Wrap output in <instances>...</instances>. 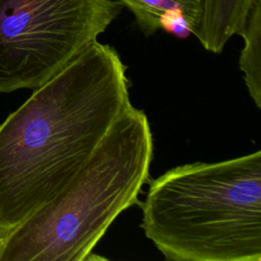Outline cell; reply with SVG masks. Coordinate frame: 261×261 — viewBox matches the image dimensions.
Here are the masks:
<instances>
[{"instance_id":"1","label":"cell","mask_w":261,"mask_h":261,"mask_svg":"<svg viewBox=\"0 0 261 261\" xmlns=\"http://www.w3.org/2000/svg\"><path fill=\"white\" fill-rule=\"evenodd\" d=\"M126 67L97 40L0 124V232L53 200L132 103Z\"/></svg>"},{"instance_id":"2","label":"cell","mask_w":261,"mask_h":261,"mask_svg":"<svg viewBox=\"0 0 261 261\" xmlns=\"http://www.w3.org/2000/svg\"><path fill=\"white\" fill-rule=\"evenodd\" d=\"M141 227L166 260H261V151L149 182Z\"/></svg>"},{"instance_id":"3","label":"cell","mask_w":261,"mask_h":261,"mask_svg":"<svg viewBox=\"0 0 261 261\" xmlns=\"http://www.w3.org/2000/svg\"><path fill=\"white\" fill-rule=\"evenodd\" d=\"M153 138L145 112L130 105L116 118L72 180L3 236L0 261H83L125 209L140 204Z\"/></svg>"},{"instance_id":"4","label":"cell","mask_w":261,"mask_h":261,"mask_svg":"<svg viewBox=\"0 0 261 261\" xmlns=\"http://www.w3.org/2000/svg\"><path fill=\"white\" fill-rule=\"evenodd\" d=\"M122 7L116 0H0V93L47 83Z\"/></svg>"},{"instance_id":"5","label":"cell","mask_w":261,"mask_h":261,"mask_svg":"<svg viewBox=\"0 0 261 261\" xmlns=\"http://www.w3.org/2000/svg\"><path fill=\"white\" fill-rule=\"evenodd\" d=\"M133 12L141 31L150 36L164 29L177 37L195 34L199 28L203 0H116Z\"/></svg>"},{"instance_id":"6","label":"cell","mask_w":261,"mask_h":261,"mask_svg":"<svg viewBox=\"0 0 261 261\" xmlns=\"http://www.w3.org/2000/svg\"><path fill=\"white\" fill-rule=\"evenodd\" d=\"M257 0H203V12L194 34L212 53H221L233 35H240Z\"/></svg>"},{"instance_id":"7","label":"cell","mask_w":261,"mask_h":261,"mask_svg":"<svg viewBox=\"0 0 261 261\" xmlns=\"http://www.w3.org/2000/svg\"><path fill=\"white\" fill-rule=\"evenodd\" d=\"M240 36L244 39L239 65L250 96L261 108V0L251 8Z\"/></svg>"},{"instance_id":"8","label":"cell","mask_w":261,"mask_h":261,"mask_svg":"<svg viewBox=\"0 0 261 261\" xmlns=\"http://www.w3.org/2000/svg\"><path fill=\"white\" fill-rule=\"evenodd\" d=\"M2 240H3V236H2V233L0 232V251H1V246H2Z\"/></svg>"}]
</instances>
